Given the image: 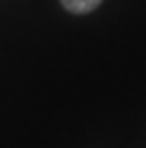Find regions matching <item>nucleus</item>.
Wrapping results in <instances>:
<instances>
[{
	"label": "nucleus",
	"instance_id": "1",
	"mask_svg": "<svg viewBox=\"0 0 146 148\" xmlns=\"http://www.w3.org/2000/svg\"><path fill=\"white\" fill-rule=\"evenodd\" d=\"M101 2L103 0H61L63 9L70 11V13H90V11H94Z\"/></svg>",
	"mask_w": 146,
	"mask_h": 148
}]
</instances>
